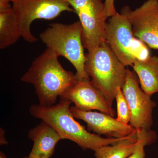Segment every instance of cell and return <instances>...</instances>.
<instances>
[{
    "label": "cell",
    "mask_w": 158,
    "mask_h": 158,
    "mask_svg": "<svg viewBox=\"0 0 158 158\" xmlns=\"http://www.w3.org/2000/svg\"><path fill=\"white\" fill-rule=\"evenodd\" d=\"M56 53L47 48L37 57L21 81L34 86L39 104L55 105L58 98L73 87L78 80L75 74L65 70Z\"/></svg>",
    "instance_id": "1"
},
{
    "label": "cell",
    "mask_w": 158,
    "mask_h": 158,
    "mask_svg": "<svg viewBox=\"0 0 158 158\" xmlns=\"http://www.w3.org/2000/svg\"><path fill=\"white\" fill-rule=\"evenodd\" d=\"M72 103L67 99L61 98L58 104L50 106L32 105L29 112L34 118L41 119L54 128L62 139L73 141L84 150L94 152L102 146L115 144L123 138H104L89 132L75 119L70 110Z\"/></svg>",
    "instance_id": "2"
},
{
    "label": "cell",
    "mask_w": 158,
    "mask_h": 158,
    "mask_svg": "<svg viewBox=\"0 0 158 158\" xmlns=\"http://www.w3.org/2000/svg\"><path fill=\"white\" fill-rule=\"evenodd\" d=\"M125 67L106 41L86 55L85 71L112 106L117 89L125 81Z\"/></svg>",
    "instance_id": "3"
},
{
    "label": "cell",
    "mask_w": 158,
    "mask_h": 158,
    "mask_svg": "<svg viewBox=\"0 0 158 158\" xmlns=\"http://www.w3.org/2000/svg\"><path fill=\"white\" fill-rule=\"evenodd\" d=\"M47 48L59 56L67 59L76 70L78 81L90 80L85 71L86 55L82 40V27L79 21L66 24L52 23L40 34Z\"/></svg>",
    "instance_id": "4"
},
{
    "label": "cell",
    "mask_w": 158,
    "mask_h": 158,
    "mask_svg": "<svg viewBox=\"0 0 158 158\" xmlns=\"http://www.w3.org/2000/svg\"><path fill=\"white\" fill-rule=\"evenodd\" d=\"M106 42L125 66H132L136 59L150 56L146 44L134 36L126 17L117 13L110 17L106 26Z\"/></svg>",
    "instance_id": "5"
},
{
    "label": "cell",
    "mask_w": 158,
    "mask_h": 158,
    "mask_svg": "<svg viewBox=\"0 0 158 158\" xmlns=\"http://www.w3.org/2000/svg\"><path fill=\"white\" fill-rule=\"evenodd\" d=\"M82 27L84 48L92 52L106 41V9L102 0H69Z\"/></svg>",
    "instance_id": "6"
},
{
    "label": "cell",
    "mask_w": 158,
    "mask_h": 158,
    "mask_svg": "<svg viewBox=\"0 0 158 158\" xmlns=\"http://www.w3.org/2000/svg\"><path fill=\"white\" fill-rule=\"evenodd\" d=\"M12 3L19 21L22 37L31 43L38 40L31 31L34 20L53 19L64 11L74 12L69 0H13Z\"/></svg>",
    "instance_id": "7"
},
{
    "label": "cell",
    "mask_w": 158,
    "mask_h": 158,
    "mask_svg": "<svg viewBox=\"0 0 158 158\" xmlns=\"http://www.w3.org/2000/svg\"><path fill=\"white\" fill-rule=\"evenodd\" d=\"M139 84L135 72L127 69L125 81L122 90L131 113L130 124L136 130L149 131L153 123L152 112L156 104L140 88Z\"/></svg>",
    "instance_id": "8"
},
{
    "label": "cell",
    "mask_w": 158,
    "mask_h": 158,
    "mask_svg": "<svg viewBox=\"0 0 158 158\" xmlns=\"http://www.w3.org/2000/svg\"><path fill=\"white\" fill-rule=\"evenodd\" d=\"M120 14L129 22L136 38L158 50V0H147L134 10L125 6Z\"/></svg>",
    "instance_id": "9"
},
{
    "label": "cell",
    "mask_w": 158,
    "mask_h": 158,
    "mask_svg": "<svg viewBox=\"0 0 158 158\" xmlns=\"http://www.w3.org/2000/svg\"><path fill=\"white\" fill-rule=\"evenodd\" d=\"M60 98L69 100L80 110H97L112 117L116 115L115 110L107 100L90 80L78 81Z\"/></svg>",
    "instance_id": "10"
},
{
    "label": "cell",
    "mask_w": 158,
    "mask_h": 158,
    "mask_svg": "<svg viewBox=\"0 0 158 158\" xmlns=\"http://www.w3.org/2000/svg\"><path fill=\"white\" fill-rule=\"evenodd\" d=\"M70 110L74 117L85 122L88 131L107 138H122L130 136L137 130L131 124H125L106 113L80 110L71 106Z\"/></svg>",
    "instance_id": "11"
},
{
    "label": "cell",
    "mask_w": 158,
    "mask_h": 158,
    "mask_svg": "<svg viewBox=\"0 0 158 158\" xmlns=\"http://www.w3.org/2000/svg\"><path fill=\"white\" fill-rule=\"evenodd\" d=\"M28 137L34 142L30 158H50L57 143L62 139L54 128L43 121L29 131Z\"/></svg>",
    "instance_id": "12"
},
{
    "label": "cell",
    "mask_w": 158,
    "mask_h": 158,
    "mask_svg": "<svg viewBox=\"0 0 158 158\" xmlns=\"http://www.w3.org/2000/svg\"><path fill=\"white\" fill-rule=\"evenodd\" d=\"M132 67L138 76L142 90L151 97L158 93V57L136 59Z\"/></svg>",
    "instance_id": "13"
},
{
    "label": "cell",
    "mask_w": 158,
    "mask_h": 158,
    "mask_svg": "<svg viewBox=\"0 0 158 158\" xmlns=\"http://www.w3.org/2000/svg\"><path fill=\"white\" fill-rule=\"evenodd\" d=\"M20 37L19 21L12 7L0 12V48L3 49L14 44Z\"/></svg>",
    "instance_id": "14"
},
{
    "label": "cell",
    "mask_w": 158,
    "mask_h": 158,
    "mask_svg": "<svg viewBox=\"0 0 158 158\" xmlns=\"http://www.w3.org/2000/svg\"><path fill=\"white\" fill-rule=\"evenodd\" d=\"M138 141L137 131L117 143L99 148L94 151L95 158H127L135 149Z\"/></svg>",
    "instance_id": "15"
},
{
    "label": "cell",
    "mask_w": 158,
    "mask_h": 158,
    "mask_svg": "<svg viewBox=\"0 0 158 158\" xmlns=\"http://www.w3.org/2000/svg\"><path fill=\"white\" fill-rule=\"evenodd\" d=\"M138 141L135 149L127 158H145L144 147L151 145L157 139V135L155 131L150 130H137Z\"/></svg>",
    "instance_id": "16"
},
{
    "label": "cell",
    "mask_w": 158,
    "mask_h": 158,
    "mask_svg": "<svg viewBox=\"0 0 158 158\" xmlns=\"http://www.w3.org/2000/svg\"><path fill=\"white\" fill-rule=\"evenodd\" d=\"M115 99L117 105V118L118 121L129 124L131 118V113L127 100L121 88L117 89Z\"/></svg>",
    "instance_id": "17"
},
{
    "label": "cell",
    "mask_w": 158,
    "mask_h": 158,
    "mask_svg": "<svg viewBox=\"0 0 158 158\" xmlns=\"http://www.w3.org/2000/svg\"><path fill=\"white\" fill-rule=\"evenodd\" d=\"M115 0H105L104 2L105 9H106V16L107 19L117 14L115 5Z\"/></svg>",
    "instance_id": "18"
},
{
    "label": "cell",
    "mask_w": 158,
    "mask_h": 158,
    "mask_svg": "<svg viewBox=\"0 0 158 158\" xmlns=\"http://www.w3.org/2000/svg\"><path fill=\"white\" fill-rule=\"evenodd\" d=\"M13 0H0V12L7 11L12 8L10 3Z\"/></svg>",
    "instance_id": "19"
},
{
    "label": "cell",
    "mask_w": 158,
    "mask_h": 158,
    "mask_svg": "<svg viewBox=\"0 0 158 158\" xmlns=\"http://www.w3.org/2000/svg\"><path fill=\"white\" fill-rule=\"evenodd\" d=\"M0 144L1 145H6L8 144V141L5 137V131L2 128H1V135H0Z\"/></svg>",
    "instance_id": "20"
},
{
    "label": "cell",
    "mask_w": 158,
    "mask_h": 158,
    "mask_svg": "<svg viewBox=\"0 0 158 158\" xmlns=\"http://www.w3.org/2000/svg\"><path fill=\"white\" fill-rule=\"evenodd\" d=\"M0 158H7L6 156L3 152H0Z\"/></svg>",
    "instance_id": "21"
},
{
    "label": "cell",
    "mask_w": 158,
    "mask_h": 158,
    "mask_svg": "<svg viewBox=\"0 0 158 158\" xmlns=\"http://www.w3.org/2000/svg\"><path fill=\"white\" fill-rule=\"evenodd\" d=\"M23 158H29L28 156H27V157H23Z\"/></svg>",
    "instance_id": "22"
}]
</instances>
